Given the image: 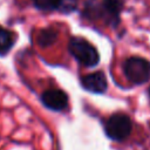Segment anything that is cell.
I'll return each instance as SVG.
<instances>
[{
	"label": "cell",
	"mask_w": 150,
	"mask_h": 150,
	"mask_svg": "<svg viewBox=\"0 0 150 150\" xmlns=\"http://www.w3.org/2000/svg\"><path fill=\"white\" fill-rule=\"evenodd\" d=\"M68 50L77 62L86 67H95L100 61L97 49L82 38H71L68 43Z\"/></svg>",
	"instance_id": "6da1fadb"
},
{
	"label": "cell",
	"mask_w": 150,
	"mask_h": 150,
	"mask_svg": "<svg viewBox=\"0 0 150 150\" xmlns=\"http://www.w3.org/2000/svg\"><path fill=\"white\" fill-rule=\"evenodd\" d=\"M125 77L134 84H143L150 79V62L141 56H131L124 61Z\"/></svg>",
	"instance_id": "7a4b0ae2"
},
{
	"label": "cell",
	"mask_w": 150,
	"mask_h": 150,
	"mask_svg": "<svg viewBox=\"0 0 150 150\" xmlns=\"http://www.w3.org/2000/svg\"><path fill=\"white\" fill-rule=\"evenodd\" d=\"M131 129H132V124L130 117L122 112L111 115L104 124L105 135L110 139L118 142L125 139L130 135Z\"/></svg>",
	"instance_id": "3957f363"
},
{
	"label": "cell",
	"mask_w": 150,
	"mask_h": 150,
	"mask_svg": "<svg viewBox=\"0 0 150 150\" xmlns=\"http://www.w3.org/2000/svg\"><path fill=\"white\" fill-rule=\"evenodd\" d=\"M123 5H124L123 0H103L100 4V13H101L100 19H104L107 25L116 27L120 22V16L123 9Z\"/></svg>",
	"instance_id": "277c9868"
},
{
	"label": "cell",
	"mask_w": 150,
	"mask_h": 150,
	"mask_svg": "<svg viewBox=\"0 0 150 150\" xmlns=\"http://www.w3.org/2000/svg\"><path fill=\"white\" fill-rule=\"evenodd\" d=\"M41 101L46 108L54 111H61L68 105V96L60 89H48L43 91Z\"/></svg>",
	"instance_id": "5b68a950"
},
{
	"label": "cell",
	"mask_w": 150,
	"mask_h": 150,
	"mask_svg": "<svg viewBox=\"0 0 150 150\" xmlns=\"http://www.w3.org/2000/svg\"><path fill=\"white\" fill-rule=\"evenodd\" d=\"M81 86L87 91L101 94L107 90L108 82H107V77L103 71H95V73L84 75L81 79Z\"/></svg>",
	"instance_id": "8992f818"
},
{
	"label": "cell",
	"mask_w": 150,
	"mask_h": 150,
	"mask_svg": "<svg viewBox=\"0 0 150 150\" xmlns=\"http://www.w3.org/2000/svg\"><path fill=\"white\" fill-rule=\"evenodd\" d=\"M14 45V34L0 26V55H6Z\"/></svg>",
	"instance_id": "52a82bcc"
},
{
	"label": "cell",
	"mask_w": 150,
	"mask_h": 150,
	"mask_svg": "<svg viewBox=\"0 0 150 150\" xmlns=\"http://www.w3.org/2000/svg\"><path fill=\"white\" fill-rule=\"evenodd\" d=\"M57 38V32L54 28H45L42 29L38 35V42L42 47H47L52 45Z\"/></svg>",
	"instance_id": "ba28073f"
},
{
	"label": "cell",
	"mask_w": 150,
	"mask_h": 150,
	"mask_svg": "<svg viewBox=\"0 0 150 150\" xmlns=\"http://www.w3.org/2000/svg\"><path fill=\"white\" fill-rule=\"evenodd\" d=\"M34 6L45 12L50 11H57L59 7V0H34Z\"/></svg>",
	"instance_id": "9c48e42d"
},
{
	"label": "cell",
	"mask_w": 150,
	"mask_h": 150,
	"mask_svg": "<svg viewBox=\"0 0 150 150\" xmlns=\"http://www.w3.org/2000/svg\"><path fill=\"white\" fill-rule=\"evenodd\" d=\"M77 8V0H59L57 12L69 14Z\"/></svg>",
	"instance_id": "30bf717a"
},
{
	"label": "cell",
	"mask_w": 150,
	"mask_h": 150,
	"mask_svg": "<svg viewBox=\"0 0 150 150\" xmlns=\"http://www.w3.org/2000/svg\"><path fill=\"white\" fill-rule=\"evenodd\" d=\"M149 96H150V88H149Z\"/></svg>",
	"instance_id": "8fae6325"
}]
</instances>
